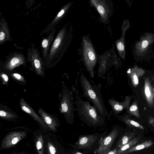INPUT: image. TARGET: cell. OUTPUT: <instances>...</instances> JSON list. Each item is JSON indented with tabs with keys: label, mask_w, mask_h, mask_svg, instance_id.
I'll return each mask as SVG.
<instances>
[{
	"label": "cell",
	"mask_w": 154,
	"mask_h": 154,
	"mask_svg": "<svg viewBox=\"0 0 154 154\" xmlns=\"http://www.w3.org/2000/svg\"><path fill=\"white\" fill-rule=\"evenodd\" d=\"M38 112L48 127L52 131H56L59 125L58 119L53 115L49 114L43 109L40 108Z\"/></svg>",
	"instance_id": "e0dca14e"
},
{
	"label": "cell",
	"mask_w": 154,
	"mask_h": 154,
	"mask_svg": "<svg viewBox=\"0 0 154 154\" xmlns=\"http://www.w3.org/2000/svg\"><path fill=\"white\" fill-rule=\"evenodd\" d=\"M26 131H16L8 133L3 139L0 149H4L10 148L19 142L26 137Z\"/></svg>",
	"instance_id": "30bf717a"
},
{
	"label": "cell",
	"mask_w": 154,
	"mask_h": 154,
	"mask_svg": "<svg viewBox=\"0 0 154 154\" xmlns=\"http://www.w3.org/2000/svg\"><path fill=\"white\" fill-rule=\"evenodd\" d=\"M26 60L30 64V69L39 76H43L46 68L45 61L40 54L37 48L32 44L29 48L27 52Z\"/></svg>",
	"instance_id": "8992f818"
},
{
	"label": "cell",
	"mask_w": 154,
	"mask_h": 154,
	"mask_svg": "<svg viewBox=\"0 0 154 154\" xmlns=\"http://www.w3.org/2000/svg\"><path fill=\"white\" fill-rule=\"evenodd\" d=\"M71 154H84L81 152L77 151H73L71 152Z\"/></svg>",
	"instance_id": "836d02e7"
},
{
	"label": "cell",
	"mask_w": 154,
	"mask_h": 154,
	"mask_svg": "<svg viewBox=\"0 0 154 154\" xmlns=\"http://www.w3.org/2000/svg\"><path fill=\"white\" fill-rule=\"evenodd\" d=\"M127 112L131 115L135 116L138 118L139 119L140 117L137 102L135 101L127 109Z\"/></svg>",
	"instance_id": "83f0119b"
},
{
	"label": "cell",
	"mask_w": 154,
	"mask_h": 154,
	"mask_svg": "<svg viewBox=\"0 0 154 154\" xmlns=\"http://www.w3.org/2000/svg\"><path fill=\"white\" fill-rule=\"evenodd\" d=\"M60 110L67 122L72 124L74 122V109L72 97L69 90L64 83L62 85Z\"/></svg>",
	"instance_id": "5b68a950"
},
{
	"label": "cell",
	"mask_w": 154,
	"mask_h": 154,
	"mask_svg": "<svg viewBox=\"0 0 154 154\" xmlns=\"http://www.w3.org/2000/svg\"><path fill=\"white\" fill-rule=\"evenodd\" d=\"M153 144V143L151 140H146L138 144L137 143L130 148L124 154H128L131 152L147 148L151 146Z\"/></svg>",
	"instance_id": "cb8c5ba5"
},
{
	"label": "cell",
	"mask_w": 154,
	"mask_h": 154,
	"mask_svg": "<svg viewBox=\"0 0 154 154\" xmlns=\"http://www.w3.org/2000/svg\"><path fill=\"white\" fill-rule=\"evenodd\" d=\"M11 76L17 81H18L22 83H26V81L24 77L19 73L17 72H9Z\"/></svg>",
	"instance_id": "f1b7e54d"
},
{
	"label": "cell",
	"mask_w": 154,
	"mask_h": 154,
	"mask_svg": "<svg viewBox=\"0 0 154 154\" xmlns=\"http://www.w3.org/2000/svg\"><path fill=\"white\" fill-rule=\"evenodd\" d=\"M148 120L149 124L154 128V117L149 116L148 117Z\"/></svg>",
	"instance_id": "1f68e13d"
},
{
	"label": "cell",
	"mask_w": 154,
	"mask_h": 154,
	"mask_svg": "<svg viewBox=\"0 0 154 154\" xmlns=\"http://www.w3.org/2000/svg\"><path fill=\"white\" fill-rule=\"evenodd\" d=\"M56 30L55 28H54L50 31L48 36L43 39L42 41L41 46L42 55L45 61L47 59L51 46L54 40Z\"/></svg>",
	"instance_id": "d6986e66"
},
{
	"label": "cell",
	"mask_w": 154,
	"mask_h": 154,
	"mask_svg": "<svg viewBox=\"0 0 154 154\" xmlns=\"http://www.w3.org/2000/svg\"><path fill=\"white\" fill-rule=\"evenodd\" d=\"M68 36L66 26H64L57 33L51 46L45 61L46 67L51 68L54 66L60 60L68 43Z\"/></svg>",
	"instance_id": "7a4b0ae2"
},
{
	"label": "cell",
	"mask_w": 154,
	"mask_h": 154,
	"mask_svg": "<svg viewBox=\"0 0 154 154\" xmlns=\"http://www.w3.org/2000/svg\"><path fill=\"white\" fill-rule=\"evenodd\" d=\"M131 100L130 96H126L122 102H119L114 99H109L108 103L112 108L114 115L117 114L121 112L125 109H128Z\"/></svg>",
	"instance_id": "9a60e30c"
},
{
	"label": "cell",
	"mask_w": 154,
	"mask_h": 154,
	"mask_svg": "<svg viewBox=\"0 0 154 154\" xmlns=\"http://www.w3.org/2000/svg\"><path fill=\"white\" fill-rule=\"evenodd\" d=\"M140 137H134L127 143L118 149L117 154H124L130 148L139 142Z\"/></svg>",
	"instance_id": "484cf974"
},
{
	"label": "cell",
	"mask_w": 154,
	"mask_h": 154,
	"mask_svg": "<svg viewBox=\"0 0 154 154\" xmlns=\"http://www.w3.org/2000/svg\"><path fill=\"white\" fill-rule=\"evenodd\" d=\"M12 40L8 23L2 16L0 21V45Z\"/></svg>",
	"instance_id": "ffe728a7"
},
{
	"label": "cell",
	"mask_w": 154,
	"mask_h": 154,
	"mask_svg": "<svg viewBox=\"0 0 154 154\" xmlns=\"http://www.w3.org/2000/svg\"><path fill=\"white\" fill-rule=\"evenodd\" d=\"M0 116L2 119L8 121L17 119V115L8 107L3 105L0 106Z\"/></svg>",
	"instance_id": "7402d4cb"
},
{
	"label": "cell",
	"mask_w": 154,
	"mask_h": 154,
	"mask_svg": "<svg viewBox=\"0 0 154 154\" xmlns=\"http://www.w3.org/2000/svg\"><path fill=\"white\" fill-rule=\"evenodd\" d=\"M97 137L94 134L82 135L74 145L75 148L83 149L90 148L96 142Z\"/></svg>",
	"instance_id": "2e32d148"
},
{
	"label": "cell",
	"mask_w": 154,
	"mask_h": 154,
	"mask_svg": "<svg viewBox=\"0 0 154 154\" xmlns=\"http://www.w3.org/2000/svg\"><path fill=\"white\" fill-rule=\"evenodd\" d=\"M20 104L21 109L31 116L42 127L46 129L49 128L42 118L38 115L31 107L22 98L20 100Z\"/></svg>",
	"instance_id": "4fadbf2b"
},
{
	"label": "cell",
	"mask_w": 154,
	"mask_h": 154,
	"mask_svg": "<svg viewBox=\"0 0 154 154\" xmlns=\"http://www.w3.org/2000/svg\"><path fill=\"white\" fill-rule=\"evenodd\" d=\"M22 65L26 67V60L24 55L21 52H13L6 57L5 60L2 65V69L5 72H10L15 68Z\"/></svg>",
	"instance_id": "ba28073f"
},
{
	"label": "cell",
	"mask_w": 154,
	"mask_h": 154,
	"mask_svg": "<svg viewBox=\"0 0 154 154\" xmlns=\"http://www.w3.org/2000/svg\"><path fill=\"white\" fill-rule=\"evenodd\" d=\"M75 104L78 115L81 120L90 126H98L105 122V117L101 115L94 106L88 101L82 100L79 95L75 97Z\"/></svg>",
	"instance_id": "6da1fadb"
},
{
	"label": "cell",
	"mask_w": 154,
	"mask_h": 154,
	"mask_svg": "<svg viewBox=\"0 0 154 154\" xmlns=\"http://www.w3.org/2000/svg\"><path fill=\"white\" fill-rule=\"evenodd\" d=\"M46 149L47 154H55L56 148L51 142L49 141L47 142Z\"/></svg>",
	"instance_id": "f546056e"
},
{
	"label": "cell",
	"mask_w": 154,
	"mask_h": 154,
	"mask_svg": "<svg viewBox=\"0 0 154 154\" xmlns=\"http://www.w3.org/2000/svg\"><path fill=\"white\" fill-rule=\"evenodd\" d=\"M118 149L115 148L112 150H111L106 154H117Z\"/></svg>",
	"instance_id": "d6a6232c"
},
{
	"label": "cell",
	"mask_w": 154,
	"mask_h": 154,
	"mask_svg": "<svg viewBox=\"0 0 154 154\" xmlns=\"http://www.w3.org/2000/svg\"><path fill=\"white\" fill-rule=\"evenodd\" d=\"M90 2L91 5L94 7L99 12L102 22L104 23H107L109 15L110 10L106 1L92 0Z\"/></svg>",
	"instance_id": "7c38bea8"
},
{
	"label": "cell",
	"mask_w": 154,
	"mask_h": 154,
	"mask_svg": "<svg viewBox=\"0 0 154 154\" xmlns=\"http://www.w3.org/2000/svg\"><path fill=\"white\" fill-rule=\"evenodd\" d=\"M154 43V34L146 32L142 35L139 40L134 43L133 54L134 57L142 58L144 57Z\"/></svg>",
	"instance_id": "52a82bcc"
},
{
	"label": "cell",
	"mask_w": 154,
	"mask_h": 154,
	"mask_svg": "<svg viewBox=\"0 0 154 154\" xmlns=\"http://www.w3.org/2000/svg\"><path fill=\"white\" fill-rule=\"evenodd\" d=\"M44 142L42 135H38L35 139V144L38 154H45L44 151Z\"/></svg>",
	"instance_id": "4316f807"
},
{
	"label": "cell",
	"mask_w": 154,
	"mask_h": 154,
	"mask_svg": "<svg viewBox=\"0 0 154 154\" xmlns=\"http://www.w3.org/2000/svg\"><path fill=\"white\" fill-rule=\"evenodd\" d=\"M82 47L84 64L90 76L93 78L94 68L97 61V56L91 42L86 36L83 38Z\"/></svg>",
	"instance_id": "277c9868"
},
{
	"label": "cell",
	"mask_w": 154,
	"mask_h": 154,
	"mask_svg": "<svg viewBox=\"0 0 154 154\" xmlns=\"http://www.w3.org/2000/svg\"><path fill=\"white\" fill-rule=\"evenodd\" d=\"M114 116L131 128L141 130L144 129V128L142 125L138 122L130 119L127 116H120L117 114L115 115Z\"/></svg>",
	"instance_id": "603a6c76"
},
{
	"label": "cell",
	"mask_w": 154,
	"mask_h": 154,
	"mask_svg": "<svg viewBox=\"0 0 154 154\" xmlns=\"http://www.w3.org/2000/svg\"><path fill=\"white\" fill-rule=\"evenodd\" d=\"M135 135V134L134 132L125 133L121 137L117 142L115 148L119 149L126 144L134 137Z\"/></svg>",
	"instance_id": "d4e9b609"
},
{
	"label": "cell",
	"mask_w": 154,
	"mask_h": 154,
	"mask_svg": "<svg viewBox=\"0 0 154 154\" xmlns=\"http://www.w3.org/2000/svg\"><path fill=\"white\" fill-rule=\"evenodd\" d=\"M80 81L84 96L93 104L101 115L105 117L108 116L99 88L93 85L82 73L80 75Z\"/></svg>",
	"instance_id": "3957f363"
},
{
	"label": "cell",
	"mask_w": 154,
	"mask_h": 154,
	"mask_svg": "<svg viewBox=\"0 0 154 154\" xmlns=\"http://www.w3.org/2000/svg\"><path fill=\"white\" fill-rule=\"evenodd\" d=\"M152 90L153 91V95H154V88L152 87Z\"/></svg>",
	"instance_id": "e575fe53"
},
{
	"label": "cell",
	"mask_w": 154,
	"mask_h": 154,
	"mask_svg": "<svg viewBox=\"0 0 154 154\" xmlns=\"http://www.w3.org/2000/svg\"><path fill=\"white\" fill-rule=\"evenodd\" d=\"M145 70L142 68L135 65L133 67L129 69L127 73L130 78L132 85L134 87H137L139 84V79L145 74Z\"/></svg>",
	"instance_id": "ac0fdd59"
},
{
	"label": "cell",
	"mask_w": 154,
	"mask_h": 154,
	"mask_svg": "<svg viewBox=\"0 0 154 154\" xmlns=\"http://www.w3.org/2000/svg\"><path fill=\"white\" fill-rule=\"evenodd\" d=\"M152 88L149 78H146L144 82V92L148 105L151 108L154 105V97Z\"/></svg>",
	"instance_id": "44dd1931"
},
{
	"label": "cell",
	"mask_w": 154,
	"mask_h": 154,
	"mask_svg": "<svg viewBox=\"0 0 154 154\" xmlns=\"http://www.w3.org/2000/svg\"><path fill=\"white\" fill-rule=\"evenodd\" d=\"M0 77L3 84H6L8 81V77L6 74L3 72H1Z\"/></svg>",
	"instance_id": "4dcf8cb0"
},
{
	"label": "cell",
	"mask_w": 154,
	"mask_h": 154,
	"mask_svg": "<svg viewBox=\"0 0 154 154\" xmlns=\"http://www.w3.org/2000/svg\"><path fill=\"white\" fill-rule=\"evenodd\" d=\"M72 3L69 2L62 7L60 11L56 15L51 22L41 33V34L47 33L51 31L61 20L66 15Z\"/></svg>",
	"instance_id": "5bb4252c"
},
{
	"label": "cell",
	"mask_w": 154,
	"mask_h": 154,
	"mask_svg": "<svg viewBox=\"0 0 154 154\" xmlns=\"http://www.w3.org/2000/svg\"><path fill=\"white\" fill-rule=\"evenodd\" d=\"M118 134L117 128L113 129L102 140L98 148L94 153L96 154H106L110 151Z\"/></svg>",
	"instance_id": "9c48e42d"
},
{
	"label": "cell",
	"mask_w": 154,
	"mask_h": 154,
	"mask_svg": "<svg viewBox=\"0 0 154 154\" xmlns=\"http://www.w3.org/2000/svg\"><path fill=\"white\" fill-rule=\"evenodd\" d=\"M130 27V23L128 19L125 20L123 22L122 27V36L116 42L117 49L119 55L123 60L125 59V41L126 32Z\"/></svg>",
	"instance_id": "8fae6325"
}]
</instances>
